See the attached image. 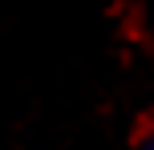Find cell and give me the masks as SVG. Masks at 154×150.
<instances>
[{
	"instance_id": "6da1fadb",
	"label": "cell",
	"mask_w": 154,
	"mask_h": 150,
	"mask_svg": "<svg viewBox=\"0 0 154 150\" xmlns=\"http://www.w3.org/2000/svg\"><path fill=\"white\" fill-rule=\"evenodd\" d=\"M138 150H154V138H146V142H142V146H138Z\"/></svg>"
}]
</instances>
